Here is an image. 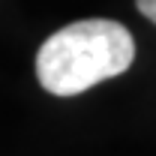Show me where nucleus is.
Here are the masks:
<instances>
[{"label":"nucleus","instance_id":"2","mask_svg":"<svg viewBox=\"0 0 156 156\" xmlns=\"http://www.w3.org/2000/svg\"><path fill=\"white\" fill-rule=\"evenodd\" d=\"M135 6H138V12L144 18H150L156 24V0H135Z\"/></svg>","mask_w":156,"mask_h":156},{"label":"nucleus","instance_id":"1","mask_svg":"<svg viewBox=\"0 0 156 156\" xmlns=\"http://www.w3.org/2000/svg\"><path fill=\"white\" fill-rule=\"evenodd\" d=\"M135 60L129 30L111 18H84L60 27L36 54V78L54 96H75L126 72Z\"/></svg>","mask_w":156,"mask_h":156}]
</instances>
